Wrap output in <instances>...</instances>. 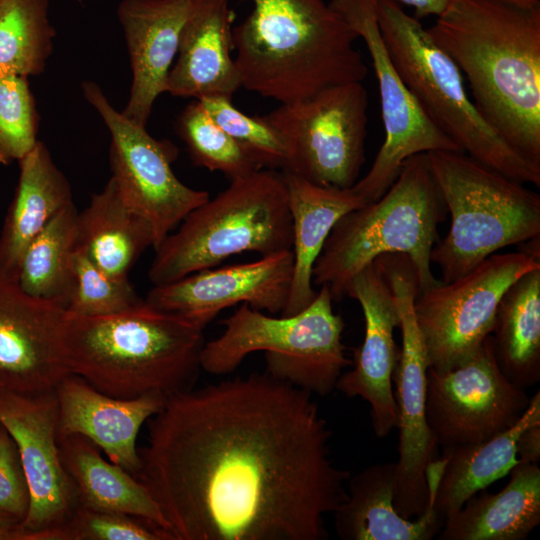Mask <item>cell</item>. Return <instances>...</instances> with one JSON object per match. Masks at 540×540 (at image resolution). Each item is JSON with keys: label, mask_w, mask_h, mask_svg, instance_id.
Returning <instances> with one entry per match:
<instances>
[{"label": "cell", "mask_w": 540, "mask_h": 540, "mask_svg": "<svg viewBox=\"0 0 540 540\" xmlns=\"http://www.w3.org/2000/svg\"><path fill=\"white\" fill-rule=\"evenodd\" d=\"M177 132L196 166L221 172L230 180L260 169L210 117L199 100L189 103L180 113Z\"/></svg>", "instance_id": "obj_33"}, {"label": "cell", "mask_w": 540, "mask_h": 540, "mask_svg": "<svg viewBox=\"0 0 540 540\" xmlns=\"http://www.w3.org/2000/svg\"><path fill=\"white\" fill-rule=\"evenodd\" d=\"M78 249V211L74 203L56 214L31 241L17 281L28 294L67 309L74 284Z\"/></svg>", "instance_id": "obj_31"}, {"label": "cell", "mask_w": 540, "mask_h": 540, "mask_svg": "<svg viewBox=\"0 0 540 540\" xmlns=\"http://www.w3.org/2000/svg\"><path fill=\"white\" fill-rule=\"evenodd\" d=\"M399 3L409 5L414 8V17L418 20L429 15H440L449 0H397Z\"/></svg>", "instance_id": "obj_40"}, {"label": "cell", "mask_w": 540, "mask_h": 540, "mask_svg": "<svg viewBox=\"0 0 540 540\" xmlns=\"http://www.w3.org/2000/svg\"><path fill=\"white\" fill-rule=\"evenodd\" d=\"M81 88L110 132L111 177L129 208L151 226L155 249L209 193L177 178L171 166L175 145L155 139L146 126L116 110L95 82L84 81Z\"/></svg>", "instance_id": "obj_13"}, {"label": "cell", "mask_w": 540, "mask_h": 540, "mask_svg": "<svg viewBox=\"0 0 540 540\" xmlns=\"http://www.w3.org/2000/svg\"><path fill=\"white\" fill-rule=\"evenodd\" d=\"M531 397L509 381L493 352L491 334L462 364L428 368L426 417L442 448L488 440L512 427Z\"/></svg>", "instance_id": "obj_15"}, {"label": "cell", "mask_w": 540, "mask_h": 540, "mask_svg": "<svg viewBox=\"0 0 540 540\" xmlns=\"http://www.w3.org/2000/svg\"><path fill=\"white\" fill-rule=\"evenodd\" d=\"M203 331L145 299L107 316L67 311L64 360L69 373L109 396L133 399L155 393L167 398L192 388L201 368Z\"/></svg>", "instance_id": "obj_4"}, {"label": "cell", "mask_w": 540, "mask_h": 540, "mask_svg": "<svg viewBox=\"0 0 540 540\" xmlns=\"http://www.w3.org/2000/svg\"><path fill=\"white\" fill-rule=\"evenodd\" d=\"M498 493L483 490L445 519L440 540H524L540 524V468L518 462Z\"/></svg>", "instance_id": "obj_27"}, {"label": "cell", "mask_w": 540, "mask_h": 540, "mask_svg": "<svg viewBox=\"0 0 540 540\" xmlns=\"http://www.w3.org/2000/svg\"><path fill=\"white\" fill-rule=\"evenodd\" d=\"M55 36L49 0H0V75L42 74Z\"/></svg>", "instance_id": "obj_32"}, {"label": "cell", "mask_w": 540, "mask_h": 540, "mask_svg": "<svg viewBox=\"0 0 540 540\" xmlns=\"http://www.w3.org/2000/svg\"><path fill=\"white\" fill-rule=\"evenodd\" d=\"M31 540H171L167 532L146 520L81 505L61 525Z\"/></svg>", "instance_id": "obj_37"}, {"label": "cell", "mask_w": 540, "mask_h": 540, "mask_svg": "<svg viewBox=\"0 0 540 540\" xmlns=\"http://www.w3.org/2000/svg\"><path fill=\"white\" fill-rule=\"evenodd\" d=\"M30 507V492L17 445L0 425V513L21 523Z\"/></svg>", "instance_id": "obj_38"}, {"label": "cell", "mask_w": 540, "mask_h": 540, "mask_svg": "<svg viewBox=\"0 0 540 540\" xmlns=\"http://www.w3.org/2000/svg\"><path fill=\"white\" fill-rule=\"evenodd\" d=\"M253 9L233 27L242 87L280 104L368 72L358 34L324 0H242Z\"/></svg>", "instance_id": "obj_3"}, {"label": "cell", "mask_w": 540, "mask_h": 540, "mask_svg": "<svg viewBox=\"0 0 540 540\" xmlns=\"http://www.w3.org/2000/svg\"><path fill=\"white\" fill-rule=\"evenodd\" d=\"M493 352L504 376L527 389L540 381V267L504 292L491 332Z\"/></svg>", "instance_id": "obj_30"}, {"label": "cell", "mask_w": 540, "mask_h": 540, "mask_svg": "<svg viewBox=\"0 0 540 540\" xmlns=\"http://www.w3.org/2000/svg\"><path fill=\"white\" fill-rule=\"evenodd\" d=\"M313 394L252 373L168 396L136 476L172 540H326L348 470Z\"/></svg>", "instance_id": "obj_1"}, {"label": "cell", "mask_w": 540, "mask_h": 540, "mask_svg": "<svg viewBox=\"0 0 540 540\" xmlns=\"http://www.w3.org/2000/svg\"><path fill=\"white\" fill-rule=\"evenodd\" d=\"M55 393L58 436L85 437L111 462L136 477L141 467L137 436L142 425L162 409L166 397L152 393L115 398L71 373L60 380Z\"/></svg>", "instance_id": "obj_20"}, {"label": "cell", "mask_w": 540, "mask_h": 540, "mask_svg": "<svg viewBox=\"0 0 540 540\" xmlns=\"http://www.w3.org/2000/svg\"><path fill=\"white\" fill-rule=\"evenodd\" d=\"M21 535V522L0 513V540H20Z\"/></svg>", "instance_id": "obj_41"}, {"label": "cell", "mask_w": 540, "mask_h": 540, "mask_svg": "<svg viewBox=\"0 0 540 540\" xmlns=\"http://www.w3.org/2000/svg\"><path fill=\"white\" fill-rule=\"evenodd\" d=\"M233 21L229 0H191L177 58L168 75L167 93L194 100L232 99L242 87L231 56Z\"/></svg>", "instance_id": "obj_22"}, {"label": "cell", "mask_w": 540, "mask_h": 540, "mask_svg": "<svg viewBox=\"0 0 540 540\" xmlns=\"http://www.w3.org/2000/svg\"><path fill=\"white\" fill-rule=\"evenodd\" d=\"M38 113L28 78L0 75V164L18 162L39 141Z\"/></svg>", "instance_id": "obj_36"}, {"label": "cell", "mask_w": 540, "mask_h": 540, "mask_svg": "<svg viewBox=\"0 0 540 540\" xmlns=\"http://www.w3.org/2000/svg\"><path fill=\"white\" fill-rule=\"evenodd\" d=\"M517 457L520 462L538 463L540 459V420L528 425L517 442Z\"/></svg>", "instance_id": "obj_39"}, {"label": "cell", "mask_w": 540, "mask_h": 540, "mask_svg": "<svg viewBox=\"0 0 540 540\" xmlns=\"http://www.w3.org/2000/svg\"><path fill=\"white\" fill-rule=\"evenodd\" d=\"M292 250L259 260L205 269L161 285H153L145 301L180 315L203 329L225 308L248 304L270 315L281 314L290 292Z\"/></svg>", "instance_id": "obj_17"}, {"label": "cell", "mask_w": 540, "mask_h": 540, "mask_svg": "<svg viewBox=\"0 0 540 540\" xmlns=\"http://www.w3.org/2000/svg\"><path fill=\"white\" fill-rule=\"evenodd\" d=\"M376 16L396 71L435 126L478 162L539 187L540 168L484 120L465 90L459 68L420 20L408 15L397 0H376Z\"/></svg>", "instance_id": "obj_8"}, {"label": "cell", "mask_w": 540, "mask_h": 540, "mask_svg": "<svg viewBox=\"0 0 540 540\" xmlns=\"http://www.w3.org/2000/svg\"><path fill=\"white\" fill-rule=\"evenodd\" d=\"M0 425L15 441L30 492L20 540L64 523L78 507L76 488L60 456L55 389L20 393L0 388Z\"/></svg>", "instance_id": "obj_16"}, {"label": "cell", "mask_w": 540, "mask_h": 540, "mask_svg": "<svg viewBox=\"0 0 540 540\" xmlns=\"http://www.w3.org/2000/svg\"><path fill=\"white\" fill-rule=\"evenodd\" d=\"M58 445L62 463L76 488L79 505L134 516L168 533L158 504L139 479L104 459L100 450L83 436H58Z\"/></svg>", "instance_id": "obj_28"}, {"label": "cell", "mask_w": 540, "mask_h": 540, "mask_svg": "<svg viewBox=\"0 0 540 540\" xmlns=\"http://www.w3.org/2000/svg\"><path fill=\"white\" fill-rule=\"evenodd\" d=\"M282 173L293 229L292 281L287 303L281 312L282 316H289L305 309L317 294L313 288V267L334 225L343 215L364 203L351 187L321 186L295 174Z\"/></svg>", "instance_id": "obj_25"}, {"label": "cell", "mask_w": 540, "mask_h": 540, "mask_svg": "<svg viewBox=\"0 0 540 540\" xmlns=\"http://www.w3.org/2000/svg\"><path fill=\"white\" fill-rule=\"evenodd\" d=\"M66 313L26 293L0 269V388L44 392L69 374L63 354Z\"/></svg>", "instance_id": "obj_18"}, {"label": "cell", "mask_w": 540, "mask_h": 540, "mask_svg": "<svg viewBox=\"0 0 540 540\" xmlns=\"http://www.w3.org/2000/svg\"><path fill=\"white\" fill-rule=\"evenodd\" d=\"M191 0H121L117 17L126 41L132 80L121 111L146 126L157 98L166 92Z\"/></svg>", "instance_id": "obj_21"}, {"label": "cell", "mask_w": 540, "mask_h": 540, "mask_svg": "<svg viewBox=\"0 0 540 540\" xmlns=\"http://www.w3.org/2000/svg\"><path fill=\"white\" fill-rule=\"evenodd\" d=\"M329 4L364 40L378 82L385 139L367 174L351 187L367 204L389 189L411 156L462 150L429 119L396 71L379 30L376 0H331Z\"/></svg>", "instance_id": "obj_14"}, {"label": "cell", "mask_w": 540, "mask_h": 540, "mask_svg": "<svg viewBox=\"0 0 540 540\" xmlns=\"http://www.w3.org/2000/svg\"><path fill=\"white\" fill-rule=\"evenodd\" d=\"M346 297L360 304L365 333L354 353L353 368L341 374L336 389L349 398L361 397L370 405L373 431L378 438H384L397 426L392 382L399 354L394 340L398 309L375 260L352 278Z\"/></svg>", "instance_id": "obj_19"}, {"label": "cell", "mask_w": 540, "mask_h": 540, "mask_svg": "<svg viewBox=\"0 0 540 540\" xmlns=\"http://www.w3.org/2000/svg\"><path fill=\"white\" fill-rule=\"evenodd\" d=\"M396 463L372 464L347 481L348 499L335 512L334 527L342 540H430L444 524L433 506L416 519L403 518L394 507Z\"/></svg>", "instance_id": "obj_24"}, {"label": "cell", "mask_w": 540, "mask_h": 540, "mask_svg": "<svg viewBox=\"0 0 540 540\" xmlns=\"http://www.w3.org/2000/svg\"><path fill=\"white\" fill-rule=\"evenodd\" d=\"M225 97L199 100L210 117L250 156L260 169L283 171L287 150L278 132L261 116H249Z\"/></svg>", "instance_id": "obj_34"}, {"label": "cell", "mask_w": 540, "mask_h": 540, "mask_svg": "<svg viewBox=\"0 0 540 540\" xmlns=\"http://www.w3.org/2000/svg\"><path fill=\"white\" fill-rule=\"evenodd\" d=\"M427 31L465 75L484 120L540 168V4L449 0Z\"/></svg>", "instance_id": "obj_2"}, {"label": "cell", "mask_w": 540, "mask_h": 540, "mask_svg": "<svg viewBox=\"0 0 540 540\" xmlns=\"http://www.w3.org/2000/svg\"><path fill=\"white\" fill-rule=\"evenodd\" d=\"M19 163V178L0 233V269L17 279L24 253L50 220L73 203L68 179L38 141Z\"/></svg>", "instance_id": "obj_26"}, {"label": "cell", "mask_w": 540, "mask_h": 540, "mask_svg": "<svg viewBox=\"0 0 540 540\" xmlns=\"http://www.w3.org/2000/svg\"><path fill=\"white\" fill-rule=\"evenodd\" d=\"M367 112L365 87L349 82L280 104L261 117L285 144L288 159L282 172L344 189L358 181L365 162Z\"/></svg>", "instance_id": "obj_11"}, {"label": "cell", "mask_w": 540, "mask_h": 540, "mask_svg": "<svg viewBox=\"0 0 540 540\" xmlns=\"http://www.w3.org/2000/svg\"><path fill=\"white\" fill-rule=\"evenodd\" d=\"M292 243L284 175L259 169L230 180L192 210L154 249L148 278L153 285L166 284L244 252L266 256L291 250Z\"/></svg>", "instance_id": "obj_6"}, {"label": "cell", "mask_w": 540, "mask_h": 540, "mask_svg": "<svg viewBox=\"0 0 540 540\" xmlns=\"http://www.w3.org/2000/svg\"><path fill=\"white\" fill-rule=\"evenodd\" d=\"M539 267L540 255L525 250L495 253L465 275L419 293L414 313L428 368L447 370L471 358L491 334L504 292Z\"/></svg>", "instance_id": "obj_12"}, {"label": "cell", "mask_w": 540, "mask_h": 540, "mask_svg": "<svg viewBox=\"0 0 540 540\" xmlns=\"http://www.w3.org/2000/svg\"><path fill=\"white\" fill-rule=\"evenodd\" d=\"M74 275V289L66 309L72 314L107 316L127 311L144 301L128 278L108 275L79 247L74 258Z\"/></svg>", "instance_id": "obj_35"}, {"label": "cell", "mask_w": 540, "mask_h": 540, "mask_svg": "<svg viewBox=\"0 0 540 540\" xmlns=\"http://www.w3.org/2000/svg\"><path fill=\"white\" fill-rule=\"evenodd\" d=\"M540 420L537 391L521 416L509 429L478 442L442 448V456L427 470L433 506L445 521L473 495L506 476L519 462L517 442L522 431Z\"/></svg>", "instance_id": "obj_23"}, {"label": "cell", "mask_w": 540, "mask_h": 540, "mask_svg": "<svg viewBox=\"0 0 540 540\" xmlns=\"http://www.w3.org/2000/svg\"><path fill=\"white\" fill-rule=\"evenodd\" d=\"M508 2L518 4L521 6H534L540 4V0H506Z\"/></svg>", "instance_id": "obj_42"}, {"label": "cell", "mask_w": 540, "mask_h": 540, "mask_svg": "<svg viewBox=\"0 0 540 540\" xmlns=\"http://www.w3.org/2000/svg\"><path fill=\"white\" fill-rule=\"evenodd\" d=\"M446 213L428 154L411 156L379 199L336 222L314 264V285L327 286L333 301H340L360 270L389 253L410 258L419 293L437 285L430 256Z\"/></svg>", "instance_id": "obj_5"}, {"label": "cell", "mask_w": 540, "mask_h": 540, "mask_svg": "<svg viewBox=\"0 0 540 540\" xmlns=\"http://www.w3.org/2000/svg\"><path fill=\"white\" fill-rule=\"evenodd\" d=\"M451 217L431 263L442 282L470 272L500 249L540 236V195L463 152H428Z\"/></svg>", "instance_id": "obj_7"}, {"label": "cell", "mask_w": 540, "mask_h": 540, "mask_svg": "<svg viewBox=\"0 0 540 540\" xmlns=\"http://www.w3.org/2000/svg\"><path fill=\"white\" fill-rule=\"evenodd\" d=\"M78 247L115 278H128L144 251L154 247L151 226L129 208L112 177L78 212Z\"/></svg>", "instance_id": "obj_29"}, {"label": "cell", "mask_w": 540, "mask_h": 540, "mask_svg": "<svg viewBox=\"0 0 540 540\" xmlns=\"http://www.w3.org/2000/svg\"><path fill=\"white\" fill-rule=\"evenodd\" d=\"M395 298L402 344L393 381L396 385L398 461L394 507L405 519L420 516L428 506L427 470L438 460V443L426 417L427 356L414 313L418 277L410 258L390 253L376 258Z\"/></svg>", "instance_id": "obj_10"}, {"label": "cell", "mask_w": 540, "mask_h": 540, "mask_svg": "<svg viewBox=\"0 0 540 540\" xmlns=\"http://www.w3.org/2000/svg\"><path fill=\"white\" fill-rule=\"evenodd\" d=\"M329 288L320 286L314 300L289 316L274 317L241 304L221 321L224 330L204 343L200 366L210 374L233 372L251 353H265L266 373L312 394L336 389L343 370L352 365L345 354L343 318L333 310Z\"/></svg>", "instance_id": "obj_9"}]
</instances>
